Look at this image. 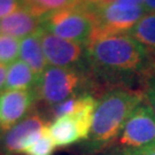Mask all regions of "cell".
<instances>
[{
  "label": "cell",
  "mask_w": 155,
  "mask_h": 155,
  "mask_svg": "<svg viewBox=\"0 0 155 155\" xmlns=\"http://www.w3.org/2000/svg\"><path fill=\"white\" fill-rule=\"evenodd\" d=\"M38 35L48 66L60 68H86V46L60 38L40 28Z\"/></svg>",
  "instance_id": "obj_7"
},
{
  "label": "cell",
  "mask_w": 155,
  "mask_h": 155,
  "mask_svg": "<svg viewBox=\"0 0 155 155\" xmlns=\"http://www.w3.org/2000/svg\"><path fill=\"white\" fill-rule=\"evenodd\" d=\"M89 70L97 86L133 89L154 72L153 55L129 33L95 31L86 45Z\"/></svg>",
  "instance_id": "obj_1"
},
{
  "label": "cell",
  "mask_w": 155,
  "mask_h": 155,
  "mask_svg": "<svg viewBox=\"0 0 155 155\" xmlns=\"http://www.w3.org/2000/svg\"><path fill=\"white\" fill-rule=\"evenodd\" d=\"M50 133L56 147H68L82 140L89 139V133L75 116H63L51 121Z\"/></svg>",
  "instance_id": "obj_11"
},
{
  "label": "cell",
  "mask_w": 155,
  "mask_h": 155,
  "mask_svg": "<svg viewBox=\"0 0 155 155\" xmlns=\"http://www.w3.org/2000/svg\"><path fill=\"white\" fill-rule=\"evenodd\" d=\"M39 78L21 59L9 64L4 90H36Z\"/></svg>",
  "instance_id": "obj_13"
},
{
  "label": "cell",
  "mask_w": 155,
  "mask_h": 155,
  "mask_svg": "<svg viewBox=\"0 0 155 155\" xmlns=\"http://www.w3.org/2000/svg\"><path fill=\"white\" fill-rule=\"evenodd\" d=\"M97 87L86 68H60L48 66L43 72L36 87L37 100L45 105L55 106L72 97L90 93Z\"/></svg>",
  "instance_id": "obj_3"
},
{
  "label": "cell",
  "mask_w": 155,
  "mask_h": 155,
  "mask_svg": "<svg viewBox=\"0 0 155 155\" xmlns=\"http://www.w3.org/2000/svg\"><path fill=\"white\" fill-rule=\"evenodd\" d=\"M36 100V90H4L0 93V134L22 122Z\"/></svg>",
  "instance_id": "obj_8"
},
{
  "label": "cell",
  "mask_w": 155,
  "mask_h": 155,
  "mask_svg": "<svg viewBox=\"0 0 155 155\" xmlns=\"http://www.w3.org/2000/svg\"><path fill=\"white\" fill-rule=\"evenodd\" d=\"M153 55V64H154V71H155V55L154 54H152Z\"/></svg>",
  "instance_id": "obj_23"
},
{
  "label": "cell",
  "mask_w": 155,
  "mask_h": 155,
  "mask_svg": "<svg viewBox=\"0 0 155 155\" xmlns=\"http://www.w3.org/2000/svg\"><path fill=\"white\" fill-rule=\"evenodd\" d=\"M154 143L155 111L146 102H143L129 116L118 138L110 147L139 148Z\"/></svg>",
  "instance_id": "obj_6"
},
{
  "label": "cell",
  "mask_w": 155,
  "mask_h": 155,
  "mask_svg": "<svg viewBox=\"0 0 155 155\" xmlns=\"http://www.w3.org/2000/svg\"><path fill=\"white\" fill-rule=\"evenodd\" d=\"M20 56V40L0 35V63L12 64Z\"/></svg>",
  "instance_id": "obj_17"
},
{
  "label": "cell",
  "mask_w": 155,
  "mask_h": 155,
  "mask_svg": "<svg viewBox=\"0 0 155 155\" xmlns=\"http://www.w3.org/2000/svg\"><path fill=\"white\" fill-rule=\"evenodd\" d=\"M97 21V30L108 33H129L147 14L144 0H111L90 2Z\"/></svg>",
  "instance_id": "obj_5"
},
{
  "label": "cell",
  "mask_w": 155,
  "mask_h": 155,
  "mask_svg": "<svg viewBox=\"0 0 155 155\" xmlns=\"http://www.w3.org/2000/svg\"><path fill=\"white\" fill-rule=\"evenodd\" d=\"M145 101L143 89L115 87L101 94L86 140L91 152H104L115 143L132 111Z\"/></svg>",
  "instance_id": "obj_2"
},
{
  "label": "cell",
  "mask_w": 155,
  "mask_h": 155,
  "mask_svg": "<svg viewBox=\"0 0 155 155\" xmlns=\"http://www.w3.org/2000/svg\"><path fill=\"white\" fill-rule=\"evenodd\" d=\"M41 28L60 38L86 46L97 30V21L90 2L83 1L44 15Z\"/></svg>",
  "instance_id": "obj_4"
},
{
  "label": "cell",
  "mask_w": 155,
  "mask_h": 155,
  "mask_svg": "<svg viewBox=\"0 0 155 155\" xmlns=\"http://www.w3.org/2000/svg\"><path fill=\"white\" fill-rule=\"evenodd\" d=\"M102 155H155V143L139 148L109 147L102 152Z\"/></svg>",
  "instance_id": "obj_18"
},
{
  "label": "cell",
  "mask_w": 155,
  "mask_h": 155,
  "mask_svg": "<svg viewBox=\"0 0 155 155\" xmlns=\"http://www.w3.org/2000/svg\"><path fill=\"white\" fill-rule=\"evenodd\" d=\"M50 123L41 114L31 111L22 122L7 132L0 134V155H22L24 146L33 134L47 127Z\"/></svg>",
  "instance_id": "obj_9"
},
{
  "label": "cell",
  "mask_w": 155,
  "mask_h": 155,
  "mask_svg": "<svg viewBox=\"0 0 155 155\" xmlns=\"http://www.w3.org/2000/svg\"><path fill=\"white\" fill-rule=\"evenodd\" d=\"M147 13H155V0H144Z\"/></svg>",
  "instance_id": "obj_22"
},
{
  "label": "cell",
  "mask_w": 155,
  "mask_h": 155,
  "mask_svg": "<svg viewBox=\"0 0 155 155\" xmlns=\"http://www.w3.org/2000/svg\"><path fill=\"white\" fill-rule=\"evenodd\" d=\"M41 28V17L35 15L25 8L17 9L0 18V35L23 39L33 35Z\"/></svg>",
  "instance_id": "obj_10"
},
{
  "label": "cell",
  "mask_w": 155,
  "mask_h": 155,
  "mask_svg": "<svg viewBox=\"0 0 155 155\" xmlns=\"http://www.w3.org/2000/svg\"><path fill=\"white\" fill-rule=\"evenodd\" d=\"M20 58L40 78L48 67V62L45 58L38 31L20 40Z\"/></svg>",
  "instance_id": "obj_12"
},
{
  "label": "cell",
  "mask_w": 155,
  "mask_h": 155,
  "mask_svg": "<svg viewBox=\"0 0 155 155\" xmlns=\"http://www.w3.org/2000/svg\"><path fill=\"white\" fill-rule=\"evenodd\" d=\"M129 35L150 54L155 55V13H147Z\"/></svg>",
  "instance_id": "obj_14"
},
{
  "label": "cell",
  "mask_w": 155,
  "mask_h": 155,
  "mask_svg": "<svg viewBox=\"0 0 155 155\" xmlns=\"http://www.w3.org/2000/svg\"><path fill=\"white\" fill-rule=\"evenodd\" d=\"M83 1L84 0H22V4L23 8L30 11L37 16L43 17L51 12L74 7Z\"/></svg>",
  "instance_id": "obj_16"
},
{
  "label": "cell",
  "mask_w": 155,
  "mask_h": 155,
  "mask_svg": "<svg viewBox=\"0 0 155 155\" xmlns=\"http://www.w3.org/2000/svg\"><path fill=\"white\" fill-rule=\"evenodd\" d=\"M84 1H87V2H92V4H93L95 0H84Z\"/></svg>",
  "instance_id": "obj_24"
},
{
  "label": "cell",
  "mask_w": 155,
  "mask_h": 155,
  "mask_svg": "<svg viewBox=\"0 0 155 155\" xmlns=\"http://www.w3.org/2000/svg\"><path fill=\"white\" fill-rule=\"evenodd\" d=\"M23 8L22 0H0V18Z\"/></svg>",
  "instance_id": "obj_20"
},
{
  "label": "cell",
  "mask_w": 155,
  "mask_h": 155,
  "mask_svg": "<svg viewBox=\"0 0 155 155\" xmlns=\"http://www.w3.org/2000/svg\"><path fill=\"white\" fill-rule=\"evenodd\" d=\"M50 125V124H48ZM47 127H43L29 140L22 150V155H53L56 145Z\"/></svg>",
  "instance_id": "obj_15"
},
{
  "label": "cell",
  "mask_w": 155,
  "mask_h": 155,
  "mask_svg": "<svg viewBox=\"0 0 155 155\" xmlns=\"http://www.w3.org/2000/svg\"><path fill=\"white\" fill-rule=\"evenodd\" d=\"M7 69L6 64L0 63V93L2 92V89H5L6 77H7Z\"/></svg>",
  "instance_id": "obj_21"
},
{
  "label": "cell",
  "mask_w": 155,
  "mask_h": 155,
  "mask_svg": "<svg viewBox=\"0 0 155 155\" xmlns=\"http://www.w3.org/2000/svg\"><path fill=\"white\" fill-rule=\"evenodd\" d=\"M143 90L145 94V102L155 111V71L146 81Z\"/></svg>",
  "instance_id": "obj_19"
}]
</instances>
